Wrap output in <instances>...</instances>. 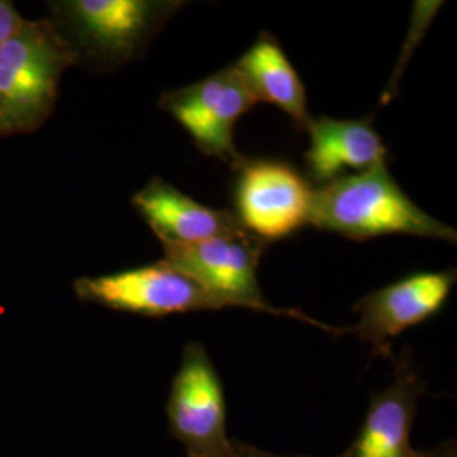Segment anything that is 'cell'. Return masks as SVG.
Listing matches in <instances>:
<instances>
[{"mask_svg": "<svg viewBox=\"0 0 457 457\" xmlns=\"http://www.w3.org/2000/svg\"><path fill=\"white\" fill-rule=\"evenodd\" d=\"M309 224L351 241L403 234L457 243L456 228L420 209L395 181L386 162L313 188Z\"/></svg>", "mask_w": 457, "mask_h": 457, "instance_id": "cell-1", "label": "cell"}, {"mask_svg": "<svg viewBox=\"0 0 457 457\" xmlns=\"http://www.w3.org/2000/svg\"><path fill=\"white\" fill-rule=\"evenodd\" d=\"M266 243L243 230L219 236L196 245H163L164 262H170L187 277L194 278L224 309L241 307L288 317L311 324L328 334L341 336L349 328L327 326L298 309H277L262 295L258 283V266Z\"/></svg>", "mask_w": 457, "mask_h": 457, "instance_id": "cell-2", "label": "cell"}, {"mask_svg": "<svg viewBox=\"0 0 457 457\" xmlns=\"http://www.w3.org/2000/svg\"><path fill=\"white\" fill-rule=\"evenodd\" d=\"M232 170L234 213L254 237L279 241L309 224L313 188L292 164L243 156Z\"/></svg>", "mask_w": 457, "mask_h": 457, "instance_id": "cell-3", "label": "cell"}, {"mask_svg": "<svg viewBox=\"0 0 457 457\" xmlns=\"http://www.w3.org/2000/svg\"><path fill=\"white\" fill-rule=\"evenodd\" d=\"M166 417L171 436L187 447V456L232 457L224 386L207 349L196 341L183 347Z\"/></svg>", "mask_w": 457, "mask_h": 457, "instance_id": "cell-4", "label": "cell"}, {"mask_svg": "<svg viewBox=\"0 0 457 457\" xmlns=\"http://www.w3.org/2000/svg\"><path fill=\"white\" fill-rule=\"evenodd\" d=\"M256 104L234 63L200 82L164 92L160 100L202 154L230 164L243 158L234 143L236 124Z\"/></svg>", "mask_w": 457, "mask_h": 457, "instance_id": "cell-5", "label": "cell"}, {"mask_svg": "<svg viewBox=\"0 0 457 457\" xmlns=\"http://www.w3.org/2000/svg\"><path fill=\"white\" fill-rule=\"evenodd\" d=\"M75 294L88 303L156 319L224 309L194 278L164 260L112 275L79 278Z\"/></svg>", "mask_w": 457, "mask_h": 457, "instance_id": "cell-6", "label": "cell"}, {"mask_svg": "<svg viewBox=\"0 0 457 457\" xmlns=\"http://www.w3.org/2000/svg\"><path fill=\"white\" fill-rule=\"evenodd\" d=\"M456 268L420 271L364 295L354 305L358 324L349 328L371 354L393 360V341L410 327L424 324L444 309L456 285Z\"/></svg>", "mask_w": 457, "mask_h": 457, "instance_id": "cell-7", "label": "cell"}, {"mask_svg": "<svg viewBox=\"0 0 457 457\" xmlns=\"http://www.w3.org/2000/svg\"><path fill=\"white\" fill-rule=\"evenodd\" d=\"M65 51L48 36L21 28L0 46V122L28 128L46 114L58 88Z\"/></svg>", "mask_w": 457, "mask_h": 457, "instance_id": "cell-8", "label": "cell"}, {"mask_svg": "<svg viewBox=\"0 0 457 457\" xmlns=\"http://www.w3.org/2000/svg\"><path fill=\"white\" fill-rule=\"evenodd\" d=\"M183 5L185 2L75 0L66 9L88 48L109 60H126Z\"/></svg>", "mask_w": 457, "mask_h": 457, "instance_id": "cell-9", "label": "cell"}, {"mask_svg": "<svg viewBox=\"0 0 457 457\" xmlns=\"http://www.w3.org/2000/svg\"><path fill=\"white\" fill-rule=\"evenodd\" d=\"M424 393L425 381L405 349L392 385L373 393L356 439L337 457H425V451L411 445V427Z\"/></svg>", "mask_w": 457, "mask_h": 457, "instance_id": "cell-10", "label": "cell"}, {"mask_svg": "<svg viewBox=\"0 0 457 457\" xmlns=\"http://www.w3.org/2000/svg\"><path fill=\"white\" fill-rule=\"evenodd\" d=\"M307 131L311 146L305 153V173L317 188L386 162V146L373 126V117L347 120L322 115L312 119Z\"/></svg>", "mask_w": 457, "mask_h": 457, "instance_id": "cell-11", "label": "cell"}, {"mask_svg": "<svg viewBox=\"0 0 457 457\" xmlns=\"http://www.w3.org/2000/svg\"><path fill=\"white\" fill-rule=\"evenodd\" d=\"M163 245H188L245 230L236 213L211 209L170 183L154 179L132 198Z\"/></svg>", "mask_w": 457, "mask_h": 457, "instance_id": "cell-12", "label": "cell"}, {"mask_svg": "<svg viewBox=\"0 0 457 457\" xmlns=\"http://www.w3.org/2000/svg\"><path fill=\"white\" fill-rule=\"evenodd\" d=\"M234 66L258 102L277 105L300 129H309L312 117L305 87L273 34H260Z\"/></svg>", "mask_w": 457, "mask_h": 457, "instance_id": "cell-13", "label": "cell"}, {"mask_svg": "<svg viewBox=\"0 0 457 457\" xmlns=\"http://www.w3.org/2000/svg\"><path fill=\"white\" fill-rule=\"evenodd\" d=\"M444 5V2H428V0H417L413 2V7H411V17H410L409 33L405 37V43H403V48L400 51V56L396 60V65L393 70L392 77H390V82L386 85L383 96H381V105H386L390 104L393 98L396 97V92H398V85L400 80L409 66V62L413 56V53L417 51V46L424 41L425 33L428 29V26L432 24L434 17L437 16V12L441 11V7Z\"/></svg>", "mask_w": 457, "mask_h": 457, "instance_id": "cell-14", "label": "cell"}, {"mask_svg": "<svg viewBox=\"0 0 457 457\" xmlns=\"http://www.w3.org/2000/svg\"><path fill=\"white\" fill-rule=\"evenodd\" d=\"M21 17L9 2L0 0V46L21 29Z\"/></svg>", "mask_w": 457, "mask_h": 457, "instance_id": "cell-15", "label": "cell"}, {"mask_svg": "<svg viewBox=\"0 0 457 457\" xmlns=\"http://www.w3.org/2000/svg\"><path fill=\"white\" fill-rule=\"evenodd\" d=\"M232 457H287L279 454H271L254 445H247L239 441H232Z\"/></svg>", "mask_w": 457, "mask_h": 457, "instance_id": "cell-16", "label": "cell"}, {"mask_svg": "<svg viewBox=\"0 0 457 457\" xmlns=\"http://www.w3.org/2000/svg\"><path fill=\"white\" fill-rule=\"evenodd\" d=\"M425 457H457L456 442H442L439 447L425 451Z\"/></svg>", "mask_w": 457, "mask_h": 457, "instance_id": "cell-17", "label": "cell"}, {"mask_svg": "<svg viewBox=\"0 0 457 457\" xmlns=\"http://www.w3.org/2000/svg\"><path fill=\"white\" fill-rule=\"evenodd\" d=\"M187 457H196V456H187Z\"/></svg>", "mask_w": 457, "mask_h": 457, "instance_id": "cell-18", "label": "cell"}]
</instances>
